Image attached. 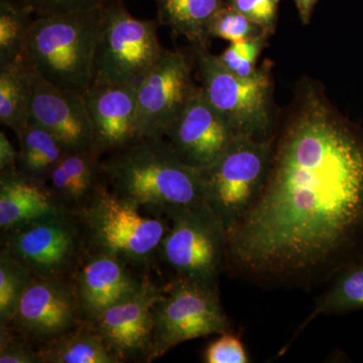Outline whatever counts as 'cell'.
Masks as SVG:
<instances>
[{
  "mask_svg": "<svg viewBox=\"0 0 363 363\" xmlns=\"http://www.w3.org/2000/svg\"><path fill=\"white\" fill-rule=\"evenodd\" d=\"M168 218L160 259L176 277L218 288L226 269L227 233L222 222L207 207L179 210Z\"/></svg>",
  "mask_w": 363,
  "mask_h": 363,
  "instance_id": "10",
  "label": "cell"
},
{
  "mask_svg": "<svg viewBox=\"0 0 363 363\" xmlns=\"http://www.w3.org/2000/svg\"><path fill=\"white\" fill-rule=\"evenodd\" d=\"M6 1L13 2V4H18V6H26V0H6Z\"/></svg>",
  "mask_w": 363,
  "mask_h": 363,
  "instance_id": "35",
  "label": "cell"
},
{
  "mask_svg": "<svg viewBox=\"0 0 363 363\" xmlns=\"http://www.w3.org/2000/svg\"><path fill=\"white\" fill-rule=\"evenodd\" d=\"M33 14L28 7L0 0V65L25 58Z\"/></svg>",
  "mask_w": 363,
  "mask_h": 363,
  "instance_id": "25",
  "label": "cell"
},
{
  "mask_svg": "<svg viewBox=\"0 0 363 363\" xmlns=\"http://www.w3.org/2000/svg\"><path fill=\"white\" fill-rule=\"evenodd\" d=\"M138 82L94 85L85 93L97 149L109 154L140 140Z\"/></svg>",
  "mask_w": 363,
  "mask_h": 363,
  "instance_id": "17",
  "label": "cell"
},
{
  "mask_svg": "<svg viewBox=\"0 0 363 363\" xmlns=\"http://www.w3.org/2000/svg\"><path fill=\"white\" fill-rule=\"evenodd\" d=\"M0 363H40L38 348L13 328L0 326Z\"/></svg>",
  "mask_w": 363,
  "mask_h": 363,
  "instance_id": "30",
  "label": "cell"
},
{
  "mask_svg": "<svg viewBox=\"0 0 363 363\" xmlns=\"http://www.w3.org/2000/svg\"><path fill=\"white\" fill-rule=\"evenodd\" d=\"M106 0H26V6L35 16L63 14L88 11L104 4Z\"/></svg>",
  "mask_w": 363,
  "mask_h": 363,
  "instance_id": "32",
  "label": "cell"
},
{
  "mask_svg": "<svg viewBox=\"0 0 363 363\" xmlns=\"http://www.w3.org/2000/svg\"><path fill=\"white\" fill-rule=\"evenodd\" d=\"M18 138V171L28 178L47 185L52 171L68 154V150L39 124L28 123Z\"/></svg>",
  "mask_w": 363,
  "mask_h": 363,
  "instance_id": "23",
  "label": "cell"
},
{
  "mask_svg": "<svg viewBox=\"0 0 363 363\" xmlns=\"http://www.w3.org/2000/svg\"><path fill=\"white\" fill-rule=\"evenodd\" d=\"M37 348L40 363H121L86 322Z\"/></svg>",
  "mask_w": 363,
  "mask_h": 363,
  "instance_id": "22",
  "label": "cell"
},
{
  "mask_svg": "<svg viewBox=\"0 0 363 363\" xmlns=\"http://www.w3.org/2000/svg\"><path fill=\"white\" fill-rule=\"evenodd\" d=\"M269 39V35L262 33L253 39L230 44L217 56V59L233 75L240 78H252L259 70L257 61Z\"/></svg>",
  "mask_w": 363,
  "mask_h": 363,
  "instance_id": "27",
  "label": "cell"
},
{
  "mask_svg": "<svg viewBox=\"0 0 363 363\" xmlns=\"http://www.w3.org/2000/svg\"><path fill=\"white\" fill-rule=\"evenodd\" d=\"M272 138L236 136L201 173L205 203L225 227L235 226L259 195L271 164Z\"/></svg>",
  "mask_w": 363,
  "mask_h": 363,
  "instance_id": "7",
  "label": "cell"
},
{
  "mask_svg": "<svg viewBox=\"0 0 363 363\" xmlns=\"http://www.w3.org/2000/svg\"><path fill=\"white\" fill-rule=\"evenodd\" d=\"M162 289L147 277L140 290L112 306L91 324L119 362H147L154 328L152 311Z\"/></svg>",
  "mask_w": 363,
  "mask_h": 363,
  "instance_id": "13",
  "label": "cell"
},
{
  "mask_svg": "<svg viewBox=\"0 0 363 363\" xmlns=\"http://www.w3.org/2000/svg\"><path fill=\"white\" fill-rule=\"evenodd\" d=\"M157 21L195 47L207 48L210 26L225 0H155Z\"/></svg>",
  "mask_w": 363,
  "mask_h": 363,
  "instance_id": "20",
  "label": "cell"
},
{
  "mask_svg": "<svg viewBox=\"0 0 363 363\" xmlns=\"http://www.w3.org/2000/svg\"><path fill=\"white\" fill-rule=\"evenodd\" d=\"M281 0H225L227 6L240 11L271 37L276 33Z\"/></svg>",
  "mask_w": 363,
  "mask_h": 363,
  "instance_id": "29",
  "label": "cell"
},
{
  "mask_svg": "<svg viewBox=\"0 0 363 363\" xmlns=\"http://www.w3.org/2000/svg\"><path fill=\"white\" fill-rule=\"evenodd\" d=\"M30 123L49 130L68 152L99 150L84 94L52 84L35 70Z\"/></svg>",
  "mask_w": 363,
  "mask_h": 363,
  "instance_id": "15",
  "label": "cell"
},
{
  "mask_svg": "<svg viewBox=\"0 0 363 363\" xmlns=\"http://www.w3.org/2000/svg\"><path fill=\"white\" fill-rule=\"evenodd\" d=\"M318 1L319 0H294L303 25L307 26L311 21L312 14Z\"/></svg>",
  "mask_w": 363,
  "mask_h": 363,
  "instance_id": "34",
  "label": "cell"
},
{
  "mask_svg": "<svg viewBox=\"0 0 363 363\" xmlns=\"http://www.w3.org/2000/svg\"><path fill=\"white\" fill-rule=\"evenodd\" d=\"M133 269L111 255L87 253L71 278L83 321L94 323L107 309L140 290L149 276Z\"/></svg>",
  "mask_w": 363,
  "mask_h": 363,
  "instance_id": "16",
  "label": "cell"
},
{
  "mask_svg": "<svg viewBox=\"0 0 363 363\" xmlns=\"http://www.w3.org/2000/svg\"><path fill=\"white\" fill-rule=\"evenodd\" d=\"M152 348L147 362L193 339L230 331L218 288L175 277L154 306Z\"/></svg>",
  "mask_w": 363,
  "mask_h": 363,
  "instance_id": "8",
  "label": "cell"
},
{
  "mask_svg": "<svg viewBox=\"0 0 363 363\" xmlns=\"http://www.w3.org/2000/svg\"><path fill=\"white\" fill-rule=\"evenodd\" d=\"M206 363H247L250 362L245 346L240 337L230 331L221 334L205 350Z\"/></svg>",
  "mask_w": 363,
  "mask_h": 363,
  "instance_id": "31",
  "label": "cell"
},
{
  "mask_svg": "<svg viewBox=\"0 0 363 363\" xmlns=\"http://www.w3.org/2000/svg\"><path fill=\"white\" fill-rule=\"evenodd\" d=\"M99 150L69 152L50 176L47 187L60 209L77 213L104 184Z\"/></svg>",
  "mask_w": 363,
  "mask_h": 363,
  "instance_id": "18",
  "label": "cell"
},
{
  "mask_svg": "<svg viewBox=\"0 0 363 363\" xmlns=\"http://www.w3.org/2000/svg\"><path fill=\"white\" fill-rule=\"evenodd\" d=\"M18 150L14 149L13 143L6 133H0V173L18 169Z\"/></svg>",
  "mask_w": 363,
  "mask_h": 363,
  "instance_id": "33",
  "label": "cell"
},
{
  "mask_svg": "<svg viewBox=\"0 0 363 363\" xmlns=\"http://www.w3.org/2000/svg\"><path fill=\"white\" fill-rule=\"evenodd\" d=\"M164 52L156 21L131 16L123 0H106L102 4L91 86L140 82Z\"/></svg>",
  "mask_w": 363,
  "mask_h": 363,
  "instance_id": "6",
  "label": "cell"
},
{
  "mask_svg": "<svg viewBox=\"0 0 363 363\" xmlns=\"http://www.w3.org/2000/svg\"><path fill=\"white\" fill-rule=\"evenodd\" d=\"M262 33H264L259 26L226 4L215 16L210 26L211 39L227 40L230 44L253 39Z\"/></svg>",
  "mask_w": 363,
  "mask_h": 363,
  "instance_id": "28",
  "label": "cell"
},
{
  "mask_svg": "<svg viewBox=\"0 0 363 363\" xmlns=\"http://www.w3.org/2000/svg\"><path fill=\"white\" fill-rule=\"evenodd\" d=\"M164 138H140L102 157L105 185L145 211L166 217L207 207L200 169L186 164Z\"/></svg>",
  "mask_w": 363,
  "mask_h": 363,
  "instance_id": "2",
  "label": "cell"
},
{
  "mask_svg": "<svg viewBox=\"0 0 363 363\" xmlns=\"http://www.w3.org/2000/svg\"><path fill=\"white\" fill-rule=\"evenodd\" d=\"M195 61L183 51L164 50L156 65L138 87V133L140 138H166L197 85Z\"/></svg>",
  "mask_w": 363,
  "mask_h": 363,
  "instance_id": "11",
  "label": "cell"
},
{
  "mask_svg": "<svg viewBox=\"0 0 363 363\" xmlns=\"http://www.w3.org/2000/svg\"><path fill=\"white\" fill-rule=\"evenodd\" d=\"M83 322L72 279L33 278L6 325L39 347Z\"/></svg>",
  "mask_w": 363,
  "mask_h": 363,
  "instance_id": "12",
  "label": "cell"
},
{
  "mask_svg": "<svg viewBox=\"0 0 363 363\" xmlns=\"http://www.w3.org/2000/svg\"><path fill=\"white\" fill-rule=\"evenodd\" d=\"M75 215L88 252L111 255L140 272L150 271L156 264L169 227V218L145 215L105 183Z\"/></svg>",
  "mask_w": 363,
  "mask_h": 363,
  "instance_id": "4",
  "label": "cell"
},
{
  "mask_svg": "<svg viewBox=\"0 0 363 363\" xmlns=\"http://www.w3.org/2000/svg\"><path fill=\"white\" fill-rule=\"evenodd\" d=\"M33 279L23 264L0 250V326L9 323Z\"/></svg>",
  "mask_w": 363,
  "mask_h": 363,
  "instance_id": "26",
  "label": "cell"
},
{
  "mask_svg": "<svg viewBox=\"0 0 363 363\" xmlns=\"http://www.w3.org/2000/svg\"><path fill=\"white\" fill-rule=\"evenodd\" d=\"M358 310H363V259L348 264L335 274L330 288L318 300L316 307L298 332L320 315L344 314Z\"/></svg>",
  "mask_w": 363,
  "mask_h": 363,
  "instance_id": "24",
  "label": "cell"
},
{
  "mask_svg": "<svg viewBox=\"0 0 363 363\" xmlns=\"http://www.w3.org/2000/svg\"><path fill=\"white\" fill-rule=\"evenodd\" d=\"M45 184L21 174L18 169L0 173V229L23 225L59 210Z\"/></svg>",
  "mask_w": 363,
  "mask_h": 363,
  "instance_id": "19",
  "label": "cell"
},
{
  "mask_svg": "<svg viewBox=\"0 0 363 363\" xmlns=\"http://www.w3.org/2000/svg\"><path fill=\"white\" fill-rule=\"evenodd\" d=\"M166 138L186 164L202 169L223 154L236 135L197 86Z\"/></svg>",
  "mask_w": 363,
  "mask_h": 363,
  "instance_id": "14",
  "label": "cell"
},
{
  "mask_svg": "<svg viewBox=\"0 0 363 363\" xmlns=\"http://www.w3.org/2000/svg\"><path fill=\"white\" fill-rule=\"evenodd\" d=\"M101 9L35 16L25 52L28 65L52 84L85 94L92 84Z\"/></svg>",
  "mask_w": 363,
  "mask_h": 363,
  "instance_id": "3",
  "label": "cell"
},
{
  "mask_svg": "<svg viewBox=\"0 0 363 363\" xmlns=\"http://www.w3.org/2000/svg\"><path fill=\"white\" fill-rule=\"evenodd\" d=\"M362 259L363 128L304 80L277 124L264 187L227 233L226 269L309 286Z\"/></svg>",
  "mask_w": 363,
  "mask_h": 363,
  "instance_id": "1",
  "label": "cell"
},
{
  "mask_svg": "<svg viewBox=\"0 0 363 363\" xmlns=\"http://www.w3.org/2000/svg\"><path fill=\"white\" fill-rule=\"evenodd\" d=\"M33 77L25 58L0 65V121L16 136L30 123Z\"/></svg>",
  "mask_w": 363,
  "mask_h": 363,
  "instance_id": "21",
  "label": "cell"
},
{
  "mask_svg": "<svg viewBox=\"0 0 363 363\" xmlns=\"http://www.w3.org/2000/svg\"><path fill=\"white\" fill-rule=\"evenodd\" d=\"M194 61L203 92L236 136L271 140L278 124L272 62H264L257 75L245 79L227 71L207 48L195 47Z\"/></svg>",
  "mask_w": 363,
  "mask_h": 363,
  "instance_id": "5",
  "label": "cell"
},
{
  "mask_svg": "<svg viewBox=\"0 0 363 363\" xmlns=\"http://www.w3.org/2000/svg\"><path fill=\"white\" fill-rule=\"evenodd\" d=\"M1 248L37 279H71L88 253L77 216L62 209L1 231Z\"/></svg>",
  "mask_w": 363,
  "mask_h": 363,
  "instance_id": "9",
  "label": "cell"
}]
</instances>
